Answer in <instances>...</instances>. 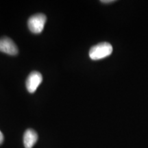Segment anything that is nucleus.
I'll use <instances>...</instances> for the list:
<instances>
[{
	"instance_id": "nucleus-6",
	"label": "nucleus",
	"mask_w": 148,
	"mask_h": 148,
	"mask_svg": "<svg viewBox=\"0 0 148 148\" xmlns=\"http://www.w3.org/2000/svg\"><path fill=\"white\" fill-rule=\"evenodd\" d=\"M3 138H4V137H3V133L0 131V145L3 142Z\"/></svg>"
},
{
	"instance_id": "nucleus-7",
	"label": "nucleus",
	"mask_w": 148,
	"mask_h": 148,
	"mask_svg": "<svg viewBox=\"0 0 148 148\" xmlns=\"http://www.w3.org/2000/svg\"><path fill=\"white\" fill-rule=\"evenodd\" d=\"M114 0H102V1H101V2L102 3H111V2H114Z\"/></svg>"
},
{
	"instance_id": "nucleus-5",
	"label": "nucleus",
	"mask_w": 148,
	"mask_h": 148,
	"mask_svg": "<svg viewBox=\"0 0 148 148\" xmlns=\"http://www.w3.org/2000/svg\"><path fill=\"white\" fill-rule=\"evenodd\" d=\"M38 140V134L33 129H27L23 135V144L25 148H32Z\"/></svg>"
},
{
	"instance_id": "nucleus-3",
	"label": "nucleus",
	"mask_w": 148,
	"mask_h": 148,
	"mask_svg": "<svg viewBox=\"0 0 148 148\" xmlns=\"http://www.w3.org/2000/svg\"><path fill=\"white\" fill-rule=\"evenodd\" d=\"M42 81V76L39 72L33 71L29 73L26 79V88L28 92L33 93Z\"/></svg>"
},
{
	"instance_id": "nucleus-4",
	"label": "nucleus",
	"mask_w": 148,
	"mask_h": 148,
	"mask_svg": "<svg viewBox=\"0 0 148 148\" xmlns=\"http://www.w3.org/2000/svg\"><path fill=\"white\" fill-rule=\"evenodd\" d=\"M0 51L7 54L14 56L18 52L16 44L8 37H3L0 39Z\"/></svg>"
},
{
	"instance_id": "nucleus-2",
	"label": "nucleus",
	"mask_w": 148,
	"mask_h": 148,
	"mask_svg": "<svg viewBox=\"0 0 148 148\" xmlns=\"http://www.w3.org/2000/svg\"><path fill=\"white\" fill-rule=\"evenodd\" d=\"M47 21V17L44 14H35L29 18L27 21L29 29L34 34H40L43 30Z\"/></svg>"
},
{
	"instance_id": "nucleus-1",
	"label": "nucleus",
	"mask_w": 148,
	"mask_h": 148,
	"mask_svg": "<svg viewBox=\"0 0 148 148\" xmlns=\"http://www.w3.org/2000/svg\"><path fill=\"white\" fill-rule=\"evenodd\" d=\"M112 52V47L107 42H100L90 48L89 50L90 58L93 60H100L110 56Z\"/></svg>"
}]
</instances>
